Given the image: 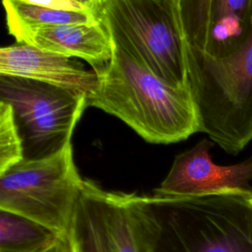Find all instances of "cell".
<instances>
[{
    "instance_id": "cell-19",
    "label": "cell",
    "mask_w": 252,
    "mask_h": 252,
    "mask_svg": "<svg viewBox=\"0 0 252 252\" xmlns=\"http://www.w3.org/2000/svg\"><path fill=\"white\" fill-rule=\"evenodd\" d=\"M77 1H79V2H81L82 4H84L85 6H87L89 9H90V7H91V4H92V0H77ZM91 11V10H90ZM92 12V11H91Z\"/></svg>"
},
{
    "instance_id": "cell-10",
    "label": "cell",
    "mask_w": 252,
    "mask_h": 252,
    "mask_svg": "<svg viewBox=\"0 0 252 252\" xmlns=\"http://www.w3.org/2000/svg\"><path fill=\"white\" fill-rule=\"evenodd\" d=\"M18 43L89 62L94 69L103 67L112 56V41L100 23L66 24L20 31L13 34Z\"/></svg>"
},
{
    "instance_id": "cell-13",
    "label": "cell",
    "mask_w": 252,
    "mask_h": 252,
    "mask_svg": "<svg viewBox=\"0 0 252 252\" xmlns=\"http://www.w3.org/2000/svg\"><path fill=\"white\" fill-rule=\"evenodd\" d=\"M3 6L7 27L12 35L20 31L41 27L99 23L94 14L90 11L54 10L19 0H3Z\"/></svg>"
},
{
    "instance_id": "cell-17",
    "label": "cell",
    "mask_w": 252,
    "mask_h": 252,
    "mask_svg": "<svg viewBox=\"0 0 252 252\" xmlns=\"http://www.w3.org/2000/svg\"><path fill=\"white\" fill-rule=\"evenodd\" d=\"M44 252H74L73 246L69 237V233L61 235L57 241Z\"/></svg>"
},
{
    "instance_id": "cell-6",
    "label": "cell",
    "mask_w": 252,
    "mask_h": 252,
    "mask_svg": "<svg viewBox=\"0 0 252 252\" xmlns=\"http://www.w3.org/2000/svg\"><path fill=\"white\" fill-rule=\"evenodd\" d=\"M0 97L14 110L23 141L24 159L47 158L70 141L87 95L46 83L0 76Z\"/></svg>"
},
{
    "instance_id": "cell-15",
    "label": "cell",
    "mask_w": 252,
    "mask_h": 252,
    "mask_svg": "<svg viewBox=\"0 0 252 252\" xmlns=\"http://www.w3.org/2000/svg\"><path fill=\"white\" fill-rule=\"evenodd\" d=\"M24 159L23 141L13 107L0 101V173Z\"/></svg>"
},
{
    "instance_id": "cell-5",
    "label": "cell",
    "mask_w": 252,
    "mask_h": 252,
    "mask_svg": "<svg viewBox=\"0 0 252 252\" xmlns=\"http://www.w3.org/2000/svg\"><path fill=\"white\" fill-rule=\"evenodd\" d=\"M83 184L70 141L52 156L23 159L0 173V210L22 215L65 235Z\"/></svg>"
},
{
    "instance_id": "cell-18",
    "label": "cell",
    "mask_w": 252,
    "mask_h": 252,
    "mask_svg": "<svg viewBox=\"0 0 252 252\" xmlns=\"http://www.w3.org/2000/svg\"><path fill=\"white\" fill-rule=\"evenodd\" d=\"M106 0H92V4L90 7V10L95 15L96 11L101 7V5L105 2Z\"/></svg>"
},
{
    "instance_id": "cell-11",
    "label": "cell",
    "mask_w": 252,
    "mask_h": 252,
    "mask_svg": "<svg viewBox=\"0 0 252 252\" xmlns=\"http://www.w3.org/2000/svg\"><path fill=\"white\" fill-rule=\"evenodd\" d=\"M102 189L84 179L69 237L74 252H111L102 213Z\"/></svg>"
},
{
    "instance_id": "cell-8",
    "label": "cell",
    "mask_w": 252,
    "mask_h": 252,
    "mask_svg": "<svg viewBox=\"0 0 252 252\" xmlns=\"http://www.w3.org/2000/svg\"><path fill=\"white\" fill-rule=\"evenodd\" d=\"M213 143L203 139L178 154L154 195L194 197L224 192L252 194V157L231 165L216 164L211 158Z\"/></svg>"
},
{
    "instance_id": "cell-7",
    "label": "cell",
    "mask_w": 252,
    "mask_h": 252,
    "mask_svg": "<svg viewBox=\"0 0 252 252\" xmlns=\"http://www.w3.org/2000/svg\"><path fill=\"white\" fill-rule=\"evenodd\" d=\"M188 47L213 58L224 57L246 40L252 0H180Z\"/></svg>"
},
{
    "instance_id": "cell-16",
    "label": "cell",
    "mask_w": 252,
    "mask_h": 252,
    "mask_svg": "<svg viewBox=\"0 0 252 252\" xmlns=\"http://www.w3.org/2000/svg\"><path fill=\"white\" fill-rule=\"evenodd\" d=\"M19 1L37 5V6H42L49 9L61 10V11H76V12L90 11V9L87 6H85L84 4H82L77 0H19Z\"/></svg>"
},
{
    "instance_id": "cell-4",
    "label": "cell",
    "mask_w": 252,
    "mask_h": 252,
    "mask_svg": "<svg viewBox=\"0 0 252 252\" xmlns=\"http://www.w3.org/2000/svg\"><path fill=\"white\" fill-rule=\"evenodd\" d=\"M95 17L114 42L158 78L190 87L180 0H106Z\"/></svg>"
},
{
    "instance_id": "cell-12",
    "label": "cell",
    "mask_w": 252,
    "mask_h": 252,
    "mask_svg": "<svg viewBox=\"0 0 252 252\" xmlns=\"http://www.w3.org/2000/svg\"><path fill=\"white\" fill-rule=\"evenodd\" d=\"M60 236L27 217L0 210V252H44Z\"/></svg>"
},
{
    "instance_id": "cell-3",
    "label": "cell",
    "mask_w": 252,
    "mask_h": 252,
    "mask_svg": "<svg viewBox=\"0 0 252 252\" xmlns=\"http://www.w3.org/2000/svg\"><path fill=\"white\" fill-rule=\"evenodd\" d=\"M188 66L200 132L236 156L252 142V25L246 40L224 57L188 47Z\"/></svg>"
},
{
    "instance_id": "cell-9",
    "label": "cell",
    "mask_w": 252,
    "mask_h": 252,
    "mask_svg": "<svg viewBox=\"0 0 252 252\" xmlns=\"http://www.w3.org/2000/svg\"><path fill=\"white\" fill-rule=\"evenodd\" d=\"M0 76L46 83L83 94L89 98L96 90V72L79 67L70 57L19 43L0 49Z\"/></svg>"
},
{
    "instance_id": "cell-2",
    "label": "cell",
    "mask_w": 252,
    "mask_h": 252,
    "mask_svg": "<svg viewBox=\"0 0 252 252\" xmlns=\"http://www.w3.org/2000/svg\"><path fill=\"white\" fill-rule=\"evenodd\" d=\"M111 41L110 60L94 69L98 85L88 105L119 118L153 144L176 143L200 132L199 112L190 87L168 85Z\"/></svg>"
},
{
    "instance_id": "cell-14",
    "label": "cell",
    "mask_w": 252,
    "mask_h": 252,
    "mask_svg": "<svg viewBox=\"0 0 252 252\" xmlns=\"http://www.w3.org/2000/svg\"><path fill=\"white\" fill-rule=\"evenodd\" d=\"M101 200L111 252H144L134 227L127 193L102 190Z\"/></svg>"
},
{
    "instance_id": "cell-1",
    "label": "cell",
    "mask_w": 252,
    "mask_h": 252,
    "mask_svg": "<svg viewBox=\"0 0 252 252\" xmlns=\"http://www.w3.org/2000/svg\"><path fill=\"white\" fill-rule=\"evenodd\" d=\"M144 252H252V194L127 193Z\"/></svg>"
}]
</instances>
